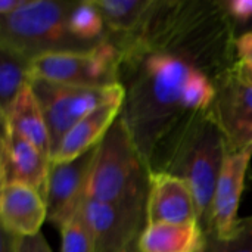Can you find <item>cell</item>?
<instances>
[{
    "instance_id": "cell-1",
    "label": "cell",
    "mask_w": 252,
    "mask_h": 252,
    "mask_svg": "<svg viewBox=\"0 0 252 252\" xmlns=\"http://www.w3.org/2000/svg\"><path fill=\"white\" fill-rule=\"evenodd\" d=\"M111 38L121 50L124 102L120 118L148 164L157 146L182 121L211 106L216 86L182 55L128 38Z\"/></svg>"
},
{
    "instance_id": "cell-17",
    "label": "cell",
    "mask_w": 252,
    "mask_h": 252,
    "mask_svg": "<svg viewBox=\"0 0 252 252\" xmlns=\"http://www.w3.org/2000/svg\"><path fill=\"white\" fill-rule=\"evenodd\" d=\"M207 235L198 221L148 224L139 241V252H202Z\"/></svg>"
},
{
    "instance_id": "cell-24",
    "label": "cell",
    "mask_w": 252,
    "mask_h": 252,
    "mask_svg": "<svg viewBox=\"0 0 252 252\" xmlns=\"http://www.w3.org/2000/svg\"><path fill=\"white\" fill-rule=\"evenodd\" d=\"M15 252H52L41 232L31 236H15Z\"/></svg>"
},
{
    "instance_id": "cell-20",
    "label": "cell",
    "mask_w": 252,
    "mask_h": 252,
    "mask_svg": "<svg viewBox=\"0 0 252 252\" xmlns=\"http://www.w3.org/2000/svg\"><path fill=\"white\" fill-rule=\"evenodd\" d=\"M68 28L72 35L87 43H99L106 37L105 21L93 0L75 1L68 16Z\"/></svg>"
},
{
    "instance_id": "cell-16",
    "label": "cell",
    "mask_w": 252,
    "mask_h": 252,
    "mask_svg": "<svg viewBox=\"0 0 252 252\" xmlns=\"http://www.w3.org/2000/svg\"><path fill=\"white\" fill-rule=\"evenodd\" d=\"M0 118L1 126L9 127L12 131L32 143L37 149H40L46 157L52 159L49 128L30 83L19 93L9 112Z\"/></svg>"
},
{
    "instance_id": "cell-25",
    "label": "cell",
    "mask_w": 252,
    "mask_h": 252,
    "mask_svg": "<svg viewBox=\"0 0 252 252\" xmlns=\"http://www.w3.org/2000/svg\"><path fill=\"white\" fill-rule=\"evenodd\" d=\"M235 53H236V61L238 62L252 63V31L236 35Z\"/></svg>"
},
{
    "instance_id": "cell-18",
    "label": "cell",
    "mask_w": 252,
    "mask_h": 252,
    "mask_svg": "<svg viewBox=\"0 0 252 252\" xmlns=\"http://www.w3.org/2000/svg\"><path fill=\"white\" fill-rule=\"evenodd\" d=\"M93 3L105 21L106 32L126 37L140 30L154 0H93Z\"/></svg>"
},
{
    "instance_id": "cell-27",
    "label": "cell",
    "mask_w": 252,
    "mask_h": 252,
    "mask_svg": "<svg viewBox=\"0 0 252 252\" xmlns=\"http://www.w3.org/2000/svg\"><path fill=\"white\" fill-rule=\"evenodd\" d=\"M27 0H0V16L12 15L19 10Z\"/></svg>"
},
{
    "instance_id": "cell-22",
    "label": "cell",
    "mask_w": 252,
    "mask_h": 252,
    "mask_svg": "<svg viewBox=\"0 0 252 252\" xmlns=\"http://www.w3.org/2000/svg\"><path fill=\"white\" fill-rule=\"evenodd\" d=\"M84 202V201H83ZM83 207V205H81ZM62 233V250L61 252H93V238L83 210L80 211L61 229Z\"/></svg>"
},
{
    "instance_id": "cell-12",
    "label": "cell",
    "mask_w": 252,
    "mask_h": 252,
    "mask_svg": "<svg viewBox=\"0 0 252 252\" xmlns=\"http://www.w3.org/2000/svg\"><path fill=\"white\" fill-rule=\"evenodd\" d=\"M251 158L252 146L227 152L213 199L211 232L208 235L226 238L236 229L239 204Z\"/></svg>"
},
{
    "instance_id": "cell-14",
    "label": "cell",
    "mask_w": 252,
    "mask_h": 252,
    "mask_svg": "<svg viewBox=\"0 0 252 252\" xmlns=\"http://www.w3.org/2000/svg\"><path fill=\"white\" fill-rule=\"evenodd\" d=\"M1 229L13 236H31L47 220L44 198L25 185H4L0 190Z\"/></svg>"
},
{
    "instance_id": "cell-8",
    "label": "cell",
    "mask_w": 252,
    "mask_h": 252,
    "mask_svg": "<svg viewBox=\"0 0 252 252\" xmlns=\"http://www.w3.org/2000/svg\"><path fill=\"white\" fill-rule=\"evenodd\" d=\"M83 214L93 238V252H139L148 226V204H111L84 198Z\"/></svg>"
},
{
    "instance_id": "cell-5",
    "label": "cell",
    "mask_w": 252,
    "mask_h": 252,
    "mask_svg": "<svg viewBox=\"0 0 252 252\" xmlns=\"http://www.w3.org/2000/svg\"><path fill=\"white\" fill-rule=\"evenodd\" d=\"M75 1L27 0L12 15L0 16V46L32 61L47 53L86 52L97 43L78 40L68 28Z\"/></svg>"
},
{
    "instance_id": "cell-13",
    "label": "cell",
    "mask_w": 252,
    "mask_h": 252,
    "mask_svg": "<svg viewBox=\"0 0 252 252\" xmlns=\"http://www.w3.org/2000/svg\"><path fill=\"white\" fill-rule=\"evenodd\" d=\"M198 221L195 196L188 183L165 173H151L148 224Z\"/></svg>"
},
{
    "instance_id": "cell-28",
    "label": "cell",
    "mask_w": 252,
    "mask_h": 252,
    "mask_svg": "<svg viewBox=\"0 0 252 252\" xmlns=\"http://www.w3.org/2000/svg\"><path fill=\"white\" fill-rule=\"evenodd\" d=\"M0 252H15V236L3 229L0 238Z\"/></svg>"
},
{
    "instance_id": "cell-21",
    "label": "cell",
    "mask_w": 252,
    "mask_h": 252,
    "mask_svg": "<svg viewBox=\"0 0 252 252\" xmlns=\"http://www.w3.org/2000/svg\"><path fill=\"white\" fill-rule=\"evenodd\" d=\"M202 252H252V216L239 219L236 229L226 238L207 235Z\"/></svg>"
},
{
    "instance_id": "cell-2",
    "label": "cell",
    "mask_w": 252,
    "mask_h": 252,
    "mask_svg": "<svg viewBox=\"0 0 252 252\" xmlns=\"http://www.w3.org/2000/svg\"><path fill=\"white\" fill-rule=\"evenodd\" d=\"M118 38L182 55L213 83L238 62L236 32L221 0H154L140 30Z\"/></svg>"
},
{
    "instance_id": "cell-3",
    "label": "cell",
    "mask_w": 252,
    "mask_h": 252,
    "mask_svg": "<svg viewBox=\"0 0 252 252\" xmlns=\"http://www.w3.org/2000/svg\"><path fill=\"white\" fill-rule=\"evenodd\" d=\"M227 152L223 131L208 111H202L182 121L157 146L148 162L151 173L171 174L188 183L205 235L211 232L213 199Z\"/></svg>"
},
{
    "instance_id": "cell-10",
    "label": "cell",
    "mask_w": 252,
    "mask_h": 252,
    "mask_svg": "<svg viewBox=\"0 0 252 252\" xmlns=\"http://www.w3.org/2000/svg\"><path fill=\"white\" fill-rule=\"evenodd\" d=\"M214 86L216 96L207 111L223 131L229 152L252 146V86L242 83L233 68Z\"/></svg>"
},
{
    "instance_id": "cell-7",
    "label": "cell",
    "mask_w": 252,
    "mask_h": 252,
    "mask_svg": "<svg viewBox=\"0 0 252 252\" xmlns=\"http://www.w3.org/2000/svg\"><path fill=\"white\" fill-rule=\"evenodd\" d=\"M30 86L49 128L52 157L75 124L100 105L124 96L121 84L112 87H81L31 78Z\"/></svg>"
},
{
    "instance_id": "cell-4",
    "label": "cell",
    "mask_w": 252,
    "mask_h": 252,
    "mask_svg": "<svg viewBox=\"0 0 252 252\" xmlns=\"http://www.w3.org/2000/svg\"><path fill=\"white\" fill-rule=\"evenodd\" d=\"M151 170L118 117L97 145L86 198L111 204H148Z\"/></svg>"
},
{
    "instance_id": "cell-26",
    "label": "cell",
    "mask_w": 252,
    "mask_h": 252,
    "mask_svg": "<svg viewBox=\"0 0 252 252\" xmlns=\"http://www.w3.org/2000/svg\"><path fill=\"white\" fill-rule=\"evenodd\" d=\"M233 74L245 84L252 86V63L236 62L233 66Z\"/></svg>"
},
{
    "instance_id": "cell-15",
    "label": "cell",
    "mask_w": 252,
    "mask_h": 252,
    "mask_svg": "<svg viewBox=\"0 0 252 252\" xmlns=\"http://www.w3.org/2000/svg\"><path fill=\"white\" fill-rule=\"evenodd\" d=\"M123 102L124 96L112 99L100 105L97 109L83 118L78 124H75L71 131L63 137L58 151L52 157V161H69L96 148L120 117Z\"/></svg>"
},
{
    "instance_id": "cell-9",
    "label": "cell",
    "mask_w": 252,
    "mask_h": 252,
    "mask_svg": "<svg viewBox=\"0 0 252 252\" xmlns=\"http://www.w3.org/2000/svg\"><path fill=\"white\" fill-rule=\"evenodd\" d=\"M96 151L97 146L74 159L50 162L44 202L47 208V221L59 230L80 211L83 205Z\"/></svg>"
},
{
    "instance_id": "cell-23",
    "label": "cell",
    "mask_w": 252,
    "mask_h": 252,
    "mask_svg": "<svg viewBox=\"0 0 252 252\" xmlns=\"http://www.w3.org/2000/svg\"><path fill=\"white\" fill-rule=\"evenodd\" d=\"M236 35L252 31V0H221Z\"/></svg>"
},
{
    "instance_id": "cell-19",
    "label": "cell",
    "mask_w": 252,
    "mask_h": 252,
    "mask_svg": "<svg viewBox=\"0 0 252 252\" xmlns=\"http://www.w3.org/2000/svg\"><path fill=\"white\" fill-rule=\"evenodd\" d=\"M31 61L0 46V117H4L19 93L30 83Z\"/></svg>"
},
{
    "instance_id": "cell-11",
    "label": "cell",
    "mask_w": 252,
    "mask_h": 252,
    "mask_svg": "<svg viewBox=\"0 0 252 252\" xmlns=\"http://www.w3.org/2000/svg\"><path fill=\"white\" fill-rule=\"evenodd\" d=\"M0 146L1 186L25 185L40 192L44 198L52 159L6 126H1Z\"/></svg>"
},
{
    "instance_id": "cell-6",
    "label": "cell",
    "mask_w": 252,
    "mask_h": 252,
    "mask_svg": "<svg viewBox=\"0 0 252 252\" xmlns=\"http://www.w3.org/2000/svg\"><path fill=\"white\" fill-rule=\"evenodd\" d=\"M121 50L105 37L86 52L47 53L31 61L30 80H44L81 87H112L120 84Z\"/></svg>"
}]
</instances>
